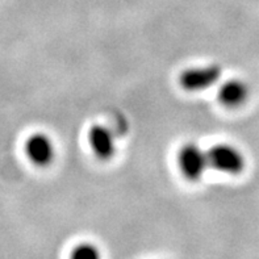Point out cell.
<instances>
[{
    "instance_id": "obj_5",
    "label": "cell",
    "mask_w": 259,
    "mask_h": 259,
    "mask_svg": "<svg viewBox=\"0 0 259 259\" xmlns=\"http://www.w3.org/2000/svg\"><path fill=\"white\" fill-rule=\"evenodd\" d=\"M87 141L94 155L100 161H111L116 155L117 145L115 133L105 125H92L87 133Z\"/></svg>"
},
{
    "instance_id": "obj_6",
    "label": "cell",
    "mask_w": 259,
    "mask_h": 259,
    "mask_svg": "<svg viewBox=\"0 0 259 259\" xmlns=\"http://www.w3.org/2000/svg\"><path fill=\"white\" fill-rule=\"evenodd\" d=\"M249 95V85L241 79H229L219 89V102L227 108H238L246 103Z\"/></svg>"
},
{
    "instance_id": "obj_3",
    "label": "cell",
    "mask_w": 259,
    "mask_h": 259,
    "mask_svg": "<svg viewBox=\"0 0 259 259\" xmlns=\"http://www.w3.org/2000/svg\"><path fill=\"white\" fill-rule=\"evenodd\" d=\"M223 75V70L217 65L196 66L186 69L179 76L182 89L190 92H199L213 87Z\"/></svg>"
},
{
    "instance_id": "obj_4",
    "label": "cell",
    "mask_w": 259,
    "mask_h": 259,
    "mask_svg": "<svg viewBox=\"0 0 259 259\" xmlns=\"http://www.w3.org/2000/svg\"><path fill=\"white\" fill-rule=\"evenodd\" d=\"M24 151H25L28 161L38 167L49 166L56 158V145L53 142L52 137L42 132L33 133L26 138L24 144Z\"/></svg>"
},
{
    "instance_id": "obj_1",
    "label": "cell",
    "mask_w": 259,
    "mask_h": 259,
    "mask_svg": "<svg viewBox=\"0 0 259 259\" xmlns=\"http://www.w3.org/2000/svg\"><path fill=\"white\" fill-rule=\"evenodd\" d=\"M178 166L187 181L199 182L209 168L207 150L195 142H187L178 151Z\"/></svg>"
},
{
    "instance_id": "obj_7",
    "label": "cell",
    "mask_w": 259,
    "mask_h": 259,
    "mask_svg": "<svg viewBox=\"0 0 259 259\" xmlns=\"http://www.w3.org/2000/svg\"><path fill=\"white\" fill-rule=\"evenodd\" d=\"M70 259H102V255L94 243L84 242L72 250Z\"/></svg>"
},
{
    "instance_id": "obj_2",
    "label": "cell",
    "mask_w": 259,
    "mask_h": 259,
    "mask_svg": "<svg viewBox=\"0 0 259 259\" xmlns=\"http://www.w3.org/2000/svg\"><path fill=\"white\" fill-rule=\"evenodd\" d=\"M207 154L209 167L224 174L240 175L246 164L242 151L230 144L213 145Z\"/></svg>"
}]
</instances>
